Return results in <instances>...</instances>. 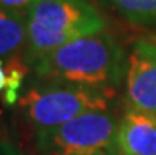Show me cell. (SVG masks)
<instances>
[{"label": "cell", "mask_w": 156, "mask_h": 155, "mask_svg": "<svg viewBox=\"0 0 156 155\" xmlns=\"http://www.w3.org/2000/svg\"><path fill=\"white\" fill-rule=\"evenodd\" d=\"M104 29V17L90 0H38L27 14L22 59L32 68L63 44Z\"/></svg>", "instance_id": "2"}, {"label": "cell", "mask_w": 156, "mask_h": 155, "mask_svg": "<svg viewBox=\"0 0 156 155\" xmlns=\"http://www.w3.org/2000/svg\"><path fill=\"white\" fill-rule=\"evenodd\" d=\"M115 92L95 87L32 79L17 100L24 122L33 130H49L98 109H111Z\"/></svg>", "instance_id": "3"}, {"label": "cell", "mask_w": 156, "mask_h": 155, "mask_svg": "<svg viewBox=\"0 0 156 155\" xmlns=\"http://www.w3.org/2000/svg\"><path fill=\"white\" fill-rule=\"evenodd\" d=\"M0 116H2V113H0ZM0 128H2V122H0Z\"/></svg>", "instance_id": "12"}, {"label": "cell", "mask_w": 156, "mask_h": 155, "mask_svg": "<svg viewBox=\"0 0 156 155\" xmlns=\"http://www.w3.org/2000/svg\"><path fill=\"white\" fill-rule=\"evenodd\" d=\"M120 155H156V116L129 108L117 128Z\"/></svg>", "instance_id": "6"}, {"label": "cell", "mask_w": 156, "mask_h": 155, "mask_svg": "<svg viewBox=\"0 0 156 155\" xmlns=\"http://www.w3.org/2000/svg\"><path fill=\"white\" fill-rule=\"evenodd\" d=\"M36 2L38 0H0V10L13 14L27 16Z\"/></svg>", "instance_id": "9"}, {"label": "cell", "mask_w": 156, "mask_h": 155, "mask_svg": "<svg viewBox=\"0 0 156 155\" xmlns=\"http://www.w3.org/2000/svg\"><path fill=\"white\" fill-rule=\"evenodd\" d=\"M125 21L156 29V0H93Z\"/></svg>", "instance_id": "8"}, {"label": "cell", "mask_w": 156, "mask_h": 155, "mask_svg": "<svg viewBox=\"0 0 156 155\" xmlns=\"http://www.w3.org/2000/svg\"><path fill=\"white\" fill-rule=\"evenodd\" d=\"M0 155H25V152L11 139L0 138Z\"/></svg>", "instance_id": "10"}, {"label": "cell", "mask_w": 156, "mask_h": 155, "mask_svg": "<svg viewBox=\"0 0 156 155\" xmlns=\"http://www.w3.org/2000/svg\"><path fill=\"white\" fill-rule=\"evenodd\" d=\"M117 114L112 109L84 113L55 128L33 133L38 155H120Z\"/></svg>", "instance_id": "4"}, {"label": "cell", "mask_w": 156, "mask_h": 155, "mask_svg": "<svg viewBox=\"0 0 156 155\" xmlns=\"http://www.w3.org/2000/svg\"><path fill=\"white\" fill-rule=\"evenodd\" d=\"M6 81H8V76H6V65H5V60L0 59V95H3L5 89H6Z\"/></svg>", "instance_id": "11"}, {"label": "cell", "mask_w": 156, "mask_h": 155, "mask_svg": "<svg viewBox=\"0 0 156 155\" xmlns=\"http://www.w3.org/2000/svg\"><path fill=\"white\" fill-rule=\"evenodd\" d=\"M125 95L129 108L156 116V41L137 40L128 54Z\"/></svg>", "instance_id": "5"}, {"label": "cell", "mask_w": 156, "mask_h": 155, "mask_svg": "<svg viewBox=\"0 0 156 155\" xmlns=\"http://www.w3.org/2000/svg\"><path fill=\"white\" fill-rule=\"evenodd\" d=\"M27 41V16L0 10V59L22 54Z\"/></svg>", "instance_id": "7"}, {"label": "cell", "mask_w": 156, "mask_h": 155, "mask_svg": "<svg viewBox=\"0 0 156 155\" xmlns=\"http://www.w3.org/2000/svg\"><path fill=\"white\" fill-rule=\"evenodd\" d=\"M128 56L107 32L73 40L33 63L32 79L115 90L126 76Z\"/></svg>", "instance_id": "1"}]
</instances>
